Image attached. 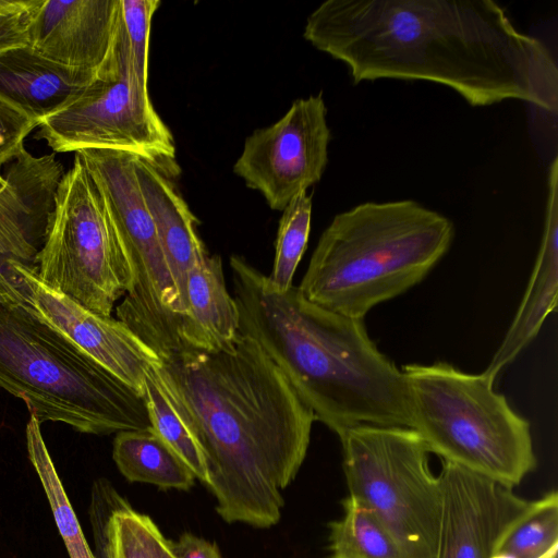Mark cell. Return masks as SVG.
<instances>
[{"label": "cell", "mask_w": 558, "mask_h": 558, "mask_svg": "<svg viewBox=\"0 0 558 558\" xmlns=\"http://www.w3.org/2000/svg\"><path fill=\"white\" fill-rule=\"evenodd\" d=\"M36 270L48 287L106 317L132 290V270L102 197L76 155L58 186Z\"/></svg>", "instance_id": "9c48e42d"}, {"label": "cell", "mask_w": 558, "mask_h": 558, "mask_svg": "<svg viewBox=\"0 0 558 558\" xmlns=\"http://www.w3.org/2000/svg\"><path fill=\"white\" fill-rule=\"evenodd\" d=\"M185 300L179 350L217 351L235 340L240 333L239 312L228 292L220 256L206 253L194 264L187 276Z\"/></svg>", "instance_id": "d6986e66"}, {"label": "cell", "mask_w": 558, "mask_h": 558, "mask_svg": "<svg viewBox=\"0 0 558 558\" xmlns=\"http://www.w3.org/2000/svg\"><path fill=\"white\" fill-rule=\"evenodd\" d=\"M38 126L39 122L0 98V168L17 156L26 136Z\"/></svg>", "instance_id": "83f0119b"}, {"label": "cell", "mask_w": 558, "mask_h": 558, "mask_svg": "<svg viewBox=\"0 0 558 558\" xmlns=\"http://www.w3.org/2000/svg\"><path fill=\"white\" fill-rule=\"evenodd\" d=\"M339 438L349 495L366 506L412 558H434L441 488L422 437L410 427L363 424Z\"/></svg>", "instance_id": "52a82bcc"}, {"label": "cell", "mask_w": 558, "mask_h": 558, "mask_svg": "<svg viewBox=\"0 0 558 558\" xmlns=\"http://www.w3.org/2000/svg\"><path fill=\"white\" fill-rule=\"evenodd\" d=\"M154 364L158 383L203 456L227 523L276 525L310 446L313 411L279 366L239 333L217 351L182 349Z\"/></svg>", "instance_id": "7a4b0ae2"}, {"label": "cell", "mask_w": 558, "mask_h": 558, "mask_svg": "<svg viewBox=\"0 0 558 558\" xmlns=\"http://www.w3.org/2000/svg\"><path fill=\"white\" fill-rule=\"evenodd\" d=\"M112 458L129 482L151 484L161 489L189 490L196 480L153 428L118 433Z\"/></svg>", "instance_id": "ffe728a7"}, {"label": "cell", "mask_w": 558, "mask_h": 558, "mask_svg": "<svg viewBox=\"0 0 558 558\" xmlns=\"http://www.w3.org/2000/svg\"><path fill=\"white\" fill-rule=\"evenodd\" d=\"M0 302L27 310L143 395L145 372L159 357L119 319L99 315L51 289L36 266L16 260L0 275Z\"/></svg>", "instance_id": "7c38bea8"}, {"label": "cell", "mask_w": 558, "mask_h": 558, "mask_svg": "<svg viewBox=\"0 0 558 558\" xmlns=\"http://www.w3.org/2000/svg\"><path fill=\"white\" fill-rule=\"evenodd\" d=\"M96 72L59 64L31 46L0 51V98L41 123L71 104Z\"/></svg>", "instance_id": "ac0fdd59"}, {"label": "cell", "mask_w": 558, "mask_h": 558, "mask_svg": "<svg viewBox=\"0 0 558 558\" xmlns=\"http://www.w3.org/2000/svg\"><path fill=\"white\" fill-rule=\"evenodd\" d=\"M38 137L53 153L106 148L154 160L175 154L171 131L134 77L120 17L109 56L84 90L39 124Z\"/></svg>", "instance_id": "30bf717a"}, {"label": "cell", "mask_w": 558, "mask_h": 558, "mask_svg": "<svg viewBox=\"0 0 558 558\" xmlns=\"http://www.w3.org/2000/svg\"><path fill=\"white\" fill-rule=\"evenodd\" d=\"M120 0H43L28 31V46L59 64L97 72L111 50Z\"/></svg>", "instance_id": "9a60e30c"}, {"label": "cell", "mask_w": 558, "mask_h": 558, "mask_svg": "<svg viewBox=\"0 0 558 558\" xmlns=\"http://www.w3.org/2000/svg\"><path fill=\"white\" fill-rule=\"evenodd\" d=\"M41 1L33 0L24 10L0 14V51L28 45L29 26Z\"/></svg>", "instance_id": "f1b7e54d"}, {"label": "cell", "mask_w": 558, "mask_h": 558, "mask_svg": "<svg viewBox=\"0 0 558 558\" xmlns=\"http://www.w3.org/2000/svg\"><path fill=\"white\" fill-rule=\"evenodd\" d=\"M33 0H0V14L24 10L32 4Z\"/></svg>", "instance_id": "4dcf8cb0"}, {"label": "cell", "mask_w": 558, "mask_h": 558, "mask_svg": "<svg viewBox=\"0 0 558 558\" xmlns=\"http://www.w3.org/2000/svg\"><path fill=\"white\" fill-rule=\"evenodd\" d=\"M342 508L328 524V558H412L366 506L348 495Z\"/></svg>", "instance_id": "44dd1931"}, {"label": "cell", "mask_w": 558, "mask_h": 558, "mask_svg": "<svg viewBox=\"0 0 558 558\" xmlns=\"http://www.w3.org/2000/svg\"><path fill=\"white\" fill-rule=\"evenodd\" d=\"M411 428L430 453L514 487L537 460L527 420L482 374L446 363L403 366Z\"/></svg>", "instance_id": "8992f818"}, {"label": "cell", "mask_w": 558, "mask_h": 558, "mask_svg": "<svg viewBox=\"0 0 558 558\" xmlns=\"http://www.w3.org/2000/svg\"><path fill=\"white\" fill-rule=\"evenodd\" d=\"M105 492L109 507L100 525L102 558H161L166 537L156 523L112 487Z\"/></svg>", "instance_id": "7402d4cb"}, {"label": "cell", "mask_w": 558, "mask_h": 558, "mask_svg": "<svg viewBox=\"0 0 558 558\" xmlns=\"http://www.w3.org/2000/svg\"><path fill=\"white\" fill-rule=\"evenodd\" d=\"M0 387L39 423L110 435L151 428L143 395L20 305L0 302Z\"/></svg>", "instance_id": "5b68a950"}, {"label": "cell", "mask_w": 558, "mask_h": 558, "mask_svg": "<svg viewBox=\"0 0 558 558\" xmlns=\"http://www.w3.org/2000/svg\"><path fill=\"white\" fill-rule=\"evenodd\" d=\"M279 221L272 269L267 276L278 291L293 284V276L307 246L311 231L312 196L307 192L294 197L282 210Z\"/></svg>", "instance_id": "484cf974"}, {"label": "cell", "mask_w": 558, "mask_h": 558, "mask_svg": "<svg viewBox=\"0 0 558 558\" xmlns=\"http://www.w3.org/2000/svg\"><path fill=\"white\" fill-rule=\"evenodd\" d=\"M98 189L133 275L117 317L158 356L180 349L179 298L135 172V154L76 151Z\"/></svg>", "instance_id": "ba28073f"}, {"label": "cell", "mask_w": 558, "mask_h": 558, "mask_svg": "<svg viewBox=\"0 0 558 558\" xmlns=\"http://www.w3.org/2000/svg\"><path fill=\"white\" fill-rule=\"evenodd\" d=\"M64 173L54 153L36 157L23 148L8 163L0 191V275L13 260L36 266Z\"/></svg>", "instance_id": "5bb4252c"}, {"label": "cell", "mask_w": 558, "mask_h": 558, "mask_svg": "<svg viewBox=\"0 0 558 558\" xmlns=\"http://www.w3.org/2000/svg\"><path fill=\"white\" fill-rule=\"evenodd\" d=\"M5 186V179L3 174L0 173V191L3 190Z\"/></svg>", "instance_id": "d6a6232c"}, {"label": "cell", "mask_w": 558, "mask_h": 558, "mask_svg": "<svg viewBox=\"0 0 558 558\" xmlns=\"http://www.w3.org/2000/svg\"><path fill=\"white\" fill-rule=\"evenodd\" d=\"M161 558H174V556L171 554V551L169 549L168 538H166V542H165V545L162 548V553H161Z\"/></svg>", "instance_id": "1f68e13d"}, {"label": "cell", "mask_w": 558, "mask_h": 558, "mask_svg": "<svg viewBox=\"0 0 558 558\" xmlns=\"http://www.w3.org/2000/svg\"><path fill=\"white\" fill-rule=\"evenodd\" d=\"M168 545L174 558H221L216 543L189 532L183 533L177 541L168 539Z\"/></svg>", "instance_id": "f546056e"}, {"label": "cell", "mask_w": 558, "mask_h": 558, "mask_svg": "<svg viewBox=\"0 0 558 558\" xmlns=\"http://www.w3.org/2000/svg\"><path fill=\"white\" fill-rule=\"evenodd\" d=\"M143 398L154 432L179 456L196 480L207 485L201 450L163 393L153 365L145 372Z\"/></svg>", "instance_id": "d4e9b609"}, {"label": "cell", "mask_w": 558, "mask_h": 558, "mask_svg": "<svg viewBox=\"0 0 558 558\" xmlns=\"http://www.w3.org/2000/svg\"><path fill=\"white\" fill-rule=\"evenodd\" d=\"M135 172L177 289L182 318L189 271L208 252L198 235L196 217L161 169V161L135 155Z\"/></svg>", "instance_id": "e0dca14e"}, {"label": "cell", "mask_w": 558, "mask_h": 558, "mask_svg": "<svg viewBox=\"0 0 558 558\" xmlns=\"http://www.w3.org/2000/svg\"><path fill=\"white\" fill-rule=\"evenodd\" d=\"M131 66L138 87L147 92L149 36L159 0H120Z\"/></svg>", "instance_id": "4316f807"}, {"label": "cell", "mask_w": 558, "mask_h": 558, "mask_svg": "<svg viewBox=\"0 0 558 558\" xmlns=\"http://www.w3.org/2000/svg\"><path fill=\"white\" fill-rule=\"evenodd\" d=\"M558 494L531 501L525 513L506 533L495 553L511 558H557Z\"/></svg>", "instance_id": "cb8c5ba5"}, {"label": "cell", "mask_w": 558, "mask_h": 558, "mask_svg": "<svg viewBox=\"0 0 558 558\" xmlns=\"http://www.w3.org/2000/svg\"><path fill=\"white\" fill-rule=\"evenodd\" d=\"M441 509L434 558H490L531 501L513 488L442 461Z\"/></svg>", "instance_id": "4fadbf2b"}, {"label": "cell", "mask_w": 558, "mask_h": 558, "mask_svg": "<svg viewBox=\"0 0 558 558\" xmlns=\"http://www.w3.org/2000/svg\"><path fill=\"white\" fill-rule=\"evenodd\" d=\"M453 236L447 217L415 201L366 202L333 217L298 288L320 307L363 319L421 282Z\"/></svg>", "instance_id": "277c9868"}, {"label": "cell", "mask_w": 558, "mask_h": 558, "mask_svg": "<svg viewBox=\"0 0 558 558\" xmlns=\"http://www.w3.org/2000/svg\"><path fill=\"white\" fill-rule=\"evenodd\" d=\"M240 332L279 366L315 420L340 437L357 425L411 428L403 372L369 338L363 319L276 290L243 256L229 260Z\"/></svg>", "instance_id": "3957f363"}, {"label": "cell", "mask_w": 558, "mask_h": 558, "mask_svg": "<svg viewBox=\"0 0 558 558\" xmlns=\"http://www.w3.org/2000/svg\"><path fill=\"white\" fill-rule=\"evenodd\" d=\"M303 37L344 63L355 84L426 81L475 107L520 100L557 112L551 51L492 0H327Z\"/></svg>", "instance_id": "6da1fadb"}, {"label": "cell", "mask_w": 558, "mask_h": 558, "mask_svg": "<svg viewBox=\"0 0 558 558\" xmlns=\"http://www.w3.org/2000/svg\"><path fill=\"white\" fill-rule=\"evenodd\" d=\"M330 135L322 94L300 98L277 122L246 137L233 172L271 209L283 210L322 179Z\"/></svg>", "instance_id": "8fae6325"}, {"label": "cell", "mask_w": 558, "mask_h": 558, "mask_svg": "<svg viewBox=\"0 0 558 558\" xmlns=\"http://www.w3.org/2000/svg\"><path fill=\"white\" fill-rule=\"evenodd\" d=\"M544 231L537 258L523 299L499 348L483 374L493 384L537 336L546 317L556 310L558 291V158L548 171Z\"/></svg>", "instance_id": "2e32d148"}, {"label": "cell", "mask_w": 558, "mask_h": 558, "mask_svg": "<svg viewBox=\"0 0 558 558\" xmlns=\"http://www.w3.org/2000/svg\"><path fill=\"white\" fill-rule=\"evenodd\" d=\"M26 445L29 460L44 487L56 525L70 558H96L84 537L80 522L49 456L40 432V423L32 414L26 426Z\"/></svg>", "instance_id": "603a6c76"}]
</instances>
